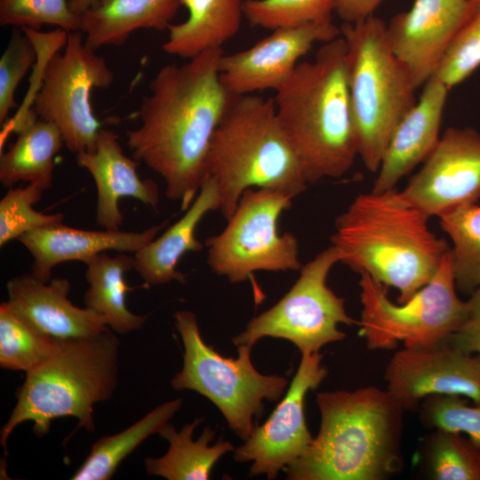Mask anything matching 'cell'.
Segmentation results:
<instances>
[{
	"instance_id": "23",
	"label": "cell",
	"mask_w": 480,
	"mask_h": 480,
	"mask_svg": "<svg viewBox=\"0 0 480 480\" xmlns=\"http://www.w3.org/2000/svg\"><path fill=\"white\" fill-rule=\"evenodd\" d=\"M180 0H96L80 15L85 44L122 46L138 29H168Z\"/></svg>"
},
{
	"instance_id": "6",
	"label": "cell",
	"mask_w": 480,
	"mask_h": 480,
	"mask_svg": "<svg viewBox=\"0 0 480 480\" xmlns=\"http://www.w3.org/2000/svg\"><path fill=\"white\" fill-rule=\"evenodd\" d=\"M119 340L111 329L92 336L57 339L51 356L26 373L16 392L17 402L0 431L6 443L16 427L33 422V432L43 436L52 420L75 417L76 429L93 432V406L109 399L118 382Z\"/></svg>"
},
{
	"instance_id": "28",
	"label": "cell",
	"mask_w": 480,
	"mask_h": 480,
	"mask_svg": "<svg viewBox=\"0 0 480 480\" xmlns=\"http://www.w3.org/2000/svg\"><path fill=\"white\" fill-rule=\"evenodd\" d=\"M182 403L181 398L167 401L123 431L100 438L70 479H111L120 463L149 436L157 433L180 410Z\"/></svg>"
},
{
	"instance_id": "9",
	"label": "cell",
	"mask_w": 480,
	"mask_h": 480,
	"mask_svg": "<svg viewBox=\"0 0 480 480\" xmlns=\"http://www.w3.org/2000/svg\"><path fill=\"white\" fill-rule=\"evenodd\" d=\"M359 335L370 349L429 347L450 340L462 324L466 301L457 294L450 250L432 279L403 303H394L383 285L362 273Z\"/></svg>"
},
{
	"instance_id": "35",
	"label": "cell",
	"mask_w": 480,
	"mask_h": 480,
	"mask_svg": "<svg viewBox=\"0 0 480 480\" xmlns=\"http://www.w3.org/2000/svg\"><path fill=\"white\" fill-rule=\"evenodd\" d=\"M480 67V0L459 30L436 74L449 90L461 84Z\"/></svg>"
},
{
	"instance_id": "12",
	"label": "cell",
	"mask_w": 480,
	"mask_h": 480,
	"mask_svg": "<svg viewBox=\"0 0 480 480\" xmlns=\"http://www.w3.org/2000/svg\"><path fill=\"white\" fill-rule=\"evenodd\" d=\"M113 81L105 58L85 44L81 31H70L63 52H52L44 63L33 108L58 127L71 152L91 150L101 125L92 107V91L108 89Z\"/></svg>"
},
{
	"instance_id": "16",
	"label": "cell",
	"mask_w": 480,
	"mask_h": 480,
	"mask_svg": "<svg viewBox=\"0 0 480 480\" xmlns=\"http://www.w3.org/2000/svg\"><path fill=\"white\" fill-rule=\"evenodd\" d=\"M340 36L332 20L273 30L245 50L223 54L220 79L231 94H251L282 86L300 60L317 43Z\"/></svg>"
},
{
	"instance_id": "33",
	"label": "cell",
	"mask_w": 480,
	"mask_h": 480,
	"mask_svg": "<svg viewBox=\"0 0 480 480\" xmlns=\"http://www.w3.org/2000/svg\"><path fill=\"white\" fill-rule=\"evenodd\" d=\"M44 189L35 183L9 190L0 201V245L18 240L24 234L62 223L61 213L48 214L33 208Z\"/></svg>"
},
{
	"instance_id": "34",
	"label": "cell",
	"mask_w": 480,
	"mask_h": 480,
	"mask_svg": "<svg viewBox=\"0 0 480 480\" xmlns=\"http://www.w3.org/2000/svg\"><path fill=\"white\" fill-rule=\"evenodd\" d=\"M44 24L67 32L76 31L80 15L71 10L69 0H0L2 27L39 30Z\"/></svg>"
},
{
	"instance_id": "10",
	"label": "cell",
	"mask_w": 480,
	"mask_h": 480,
	"mask_svg": "<svg viewBox=\"0 0 480 480\" xmlns=\"http://www.w3.org/2000/svg\"><path fill=\"white\" fill-rule=\"evenodd\" d=\"M293 197L271 188L246 189L226 228L207 238V264L230 283L247 280L256 271L298 270L299 242L291 232L281 235L278 220Z\"/></svg>"
},
{
	"instance_id": "2",
	"label": "cell",
	"mask_w": 480,
	"mask_h": 480,
	"mask_svg": "<svg viewBox=\"0 0 480 480\" xmlns=\"http://www.w3.org/2000/svg\"><path fill=\"white\" fill-rule=\"evenodd\" d=\"M273 100L308 184L350 170L358 137L341 36L322 44L312 60L300 62Z\"/></svg>"
},
{
	"instance_id": "19",
	"label": "cell",
	"mask_w": 480,
	"mask_h": 480,
	"mask_svg": "<svg viewBox=\"0 0 480 480\" xmlns=\"http://www.w3.org/2000/svg\"><path fill=\"white\" fill-rule=\"evenodd\" d=\"M166 223L140 232L84 230L60 223L29 231L18 241L33 258L30 273L48 283L52 268L60 263L76 260L87 264L98 254L111 250L136 253L156 238Z\"/></svg>"
},
{
	"instance_id": "40",
	"label": "cell",
	"mask_w": 480,
	"mask_h": 480,
	"mask_svg": "<svg viewBox=\"0 0 480 480\" xmlns=\"http://www.w3.org/2000/svg\"><path fill=\"white\" fill-rule=\"evenodd\" d=\"M96 0H69V5L71 10L81 14L87 8H89Z\"/></svg>"
},
{
	"instance_id": "25",
	"label": "cell",
	"mask_w": 480,
	"mask_h": 480,
	"mask_svg": "<svg viewBox=\"0 0 480 480\" xmlns=\"http://www.w3.org/2000/svg\"><path fill=\"white\" fill-rule=\"evenodd\" d=\"M203 421L196 419L178 431L173 425L165 423L157 434L169 443L167 452L159 458L148 457L145 461L148 475L164 477L168 480H208L212 470L219 460L234 445L229 441L220 439L210 445L215 437V431L206 426L201 436L193 439L195 428Z\"/></svg>"
},
{
	"instance_id": "5",
	"label": "cell",
	"mask_w": 480,
	"mask_h": 480,
	"mask_svg": "<svg viewBox=\"0 0 480 480\" xmlns=\"http://www.w3.org/2000/svg\"><path fill=\"white\" fill-rule=\"evenodd\" d=\"M206 176L217 185L226 220L248 188H271L294 198L308 185L274 100L253 93H228L209 146Z\"/></svg>"
},
{
	"instance_id": "1",
	"label": "cell",
	"mask_w": 480,
	"mask_h": 480,
	"mask_svg": "<svg viewBox=\"0 0 480 480\" xmlns=\"http://www.w3.org/2000/svg\"><path fill=\"white\" fill-rule=\"evenodd\" d=\"M222 48L162 67L140 108V125L128 131L132 157L158 173L167 198L186 211L206 176L212 137L228 92L220 79Z\"/></svg>"
},
{
	"instance_id": "30",
	"label": "cell",
	"mask_w": 480,
	"mask_h": 480,
	"mask_svg": "<svg viewBox=\"0 0 480 480\" xmlns=\"http://www.w3.org/2000/svg\"><path fill=\"white\" fill-rule=\"evenodd\" d=\"M439 218L452 243L450 252L456 288L471 294L480 287V205L460 206Z\"/></svg>"
},
{
	"instance_id": "38",
	"label": "cell",
	"mask_w": 480,
	"mask_h": 480,
	"mask_svg": "<svg viewBox=\"0 0 480 480\" xmlns=\"http://www.w3.org/2000/svg\"><path fill=\"white\" fill-rule=\"evenodd\" d=\"M466 303L465 318L450 342L465 353L480 356V287L470 294Z\"/></svg>"
},
{
	"instance_id": "11",
	"label": "cell",
	"mask_w": 480,
	"mask_h": 480,
	"mask_svg": "<svg viewBox=\"0 0 480 480\" xmlns=\"http://www.w3.org/2000/svg\"><path fill=\"white\" fill-rule=\"evenodd\" d=\"M339 250L331 245L300 268L292 288L271 308L253 317L233 338L238 346L252 348L260 339L272 337L293 343L302 353H316L325 345L342 340L340 324L358 321L345 309L344 299L327 285L332 268L340 262Z\"/></svg>"
},
{
	"instance_id": "18",
	"label": "cell",
	"mask_w": 480,
	"mask_h": 480,
	"mask_svg": "<svg viewBox=\"0 0 480 480\" xmlns=\"http://www.w3.org/2000/svg\"><path fill=\"white\" fill-rule=\"evenodd\" d=\"M79 166L94 180L97 188L96 221L107 230H120L124 216L119 200L132 197L156 209L159 191L150 179L141 180L137 173L140 162L124 155L119 136L100 129L92 149L76 154Z\"/></svg>"
},
{
	"instance_id": "14",
	"label": "cell",
	"mask_w": 480,
	"mask_h": 480,
	"mask_svg": "<svg viewBox=\"0 0 480 480\" xmlns=\"http://www.w3.org/2000/svg\"><path fill=\"white\" fill-rule=\"evenodd\" d=\"M387 390L404 411L418 410L434 395H458L480 404V356L450 340L429 347L405 348L389 360Z\"/></svg>"
},
{
	"instance_id": "32",
	"label": "cell",
	"mask_w": 480,
	"mask_h": 480,
	"mask_svg": "<svg viewBox=\"0 0 480 480\" xmlns=\"http://www.w3.org/2000/svg\"><path fill=\"white\" fill-rule=\"evenodd\" d=\"M337 0H244V15L252 26L268 30L332 20Z\"/></svg>"
},
{
	"instance_id": "8",
	"label": "cell",
	"mask_w": 480,
	"mask_h": 480,
	"mask_svg": "<svg viewBox=\"0 0 480 480\" xmlns=\"http://www.w3.org/2000/svg\"><path fill=\"white\" fill-rule=\"evenodd\" d=\"M174 319L184 352L182 368L171 380L172 388L196 391L206 397L244 441L257 427L264 401L274 402L283 396L287 378L258 372L251 361L250 347L238 346L236 357L218 353L202 338L193 312L178 310Z\"/></svg>"
},
{
	"instance_id": "15",
	"label": "cell",
	"mask_w": 480,
	"mask_h": 480,
	"mask_svg": "<svg viewBox=\"0 0 480 480\" xmlns=\"http://www.w3.org/2000/svg\"><path fill=\"white\" fill-rule=\"evenodd\" d=\"M428 217L442 215L480 198V133L449 128L401 191Z\"/></svg>"
},
{
	"instance_id": "26",
	"label": "cell",
	"mask_w": 480,
	"mask_h": 480,
	"mask_svg": "<svg viewBox=\"0 0 480 480\" xmlns=\"http://www.w3.org/2000/svg\"><path fill=\"white\" fill-rule=\"evenodd\" d=\"M133 267V255L127 252L115 256L101 252L86 264L88 288L84 295V305L100 315L108 326L120 334L140 329L148 316L133 314L127 308L126 295L135 288L128 286L125 274Z\"/></svg>"
},
{
	"instance_id": "22",
	"label": "cell",
	"mask_w": 480,
	"mask_h": 480,
	"mask_svg": "<svg viewBox=\"0 0 480 480\" xmlns=\"http://www.w3.org/2000/svg\"><path fill=\"white\" fill-rule=\"evenodd\" d=\"M220 206L217 185L206 176L197 196L182 217L133 254V269L143 279L146 287L172 281L186 283V275L177 270V265L188 252L202 250L203 244L196 237V229L207 213L220 210Z\"/></svg>"
},
{
	"instance_id": "24",
	"label": "cell",
	"mask_w": 480,
	"mask_h": 480,
	"mask_svg": "<svg viewBox=\"0 0 480 480\" xmlns=\"http://www.w3.org/2000/svg\"><path fill=\"white\" fill-rule=\"evenodd\" d=\"M244 0H180L186 20L172 24L162 49L170 55L191 59L222 44L240 29Z\"/></svg>"
},
{
	"instance_id": "37",
	"label": "cell",
	"mask_w": 480,
	"mask_h": 480,
	"mask_svg": "<svg viewBox=\"0 0 480 480\" xmlns=\"http://www.w3.org/2000/svg\"><path fill=\"white\" fill-rule=\"evenodd\" d=\"M34 42L22 31H14L0 58V124L17 107L15 92L28 69L37 61Z\"/></svg>"
},
{
	"instance_id": "3",
	"label": "cell",
	"mask_w": 480,
	"mask_h": 480,
	"mask_svg": "<svg viewBox=\"0 0 480 480\" xmlns=\"http://www.w3.org/2000/svg\"><path fill=\"white\" fill-rule=\"evenodd\" d=\"M428 216L391 188L357 196L336 220L331 237L340 262L412 297L436 273L450 250L428 228Z\"/></svg>"
},
{
	"instance_id": "20",
	"label": "cell",
	"mask_w": 480,
	"mask_h": 480,
	"mask_svg": "<svg viewBox=\"0 0 480 480\" xmlns=\"http://www.w3.org/2000/svg\"><path fill=\"white\" fill-rule=\"evenodd\" d=\"M7 292V302L17 312L55 339L88 337L109 328L100 315L70 301L66 278L44 283L26 273L10 279Z\"/></svg>"
},
{
	"instance_id": "7",
	"label": "cell",
	"mask_w": 480,
	"mask_h": 480,
	"mask_svg": "<svg viewBox=\"0 0 480 480\" xmlns=\"http://www.w3.org/2000/svg\"><path fill=\"white\" fill-rule=\"evenodd\" d=\"M340 28L347 46L358 156L375 172L395 129L417 101V88L392 52L381 19L374 14L358 22H343Z\"/></svg>"
},
{
	"instance_id": "29",
	"label": "cell",
	"mask_w": 480,
	"mask_h": 480,
	"mask_svg": "<svg viewBox=\"0 0 480 480\" xmlns=\"http://www.w3.org/2000/svg\"><path fill=\"white\" fill-rule=\"evenodd\" d=\"M57 339L46 334L7 301L0 305V366L28 372L52 353Z\"/></svg>"
},
{
	"instance_id": "27",
	"label": "cell",
	"mask_w": 480,
	"mask_h": 480,
	"mask_svg": "<svg viewBox=\"0 0 480 480\" xmlns=\"http://www.w3.org/2000/svg\"><path fill=\"white\" fill-rule=\"evenodd\" d=\"M15 141L0 156V181L5 188L26 181L44 190L52 183L55 157L65 145L53 124L38 118L18 133Z\"/></svg>"
},
{
	"instance_id": "4",
	"label": "cell",
	"mask_w": 480,
	"mask_h": 480,
	"mask_svg": "<svg viewBox=\"0 0 480 480\" xmlns=\"http://www.w3.org/2000/svg\"><path fill=\"white\" fill-rule=\"evenodd\" d=\"M321 424L306 452L284 470L291 480H384L402 468L404 410L370 386L316 394Z\"/></svg>"
},
{
	"instance_id": "31",
	"label": "cell",
	"mask_w": 480,
	"mask_h": 480,
	"mask_svg": "<svg viewBox=\"0 0 480 480\" xmlns=\"http://www.w3.org/2000/svg\"><path fill=\"white\" fill-rule=\"evenodd\" d=\"M425 460L435 480H480V445L460 432L436 428L425 444Z\"/></svg>"
},
{
	"instance_id": "21",
	"label": "cell",
	"mask_w": 480,
	"mask_h": 480,
	"mask_svg": "<svg viewBox=\"0 0 480 480\" xmlns=\"http://www.w3.org/2000/svg\"><path fill=\"white\" fill-rule=\"evenodd\" d=\"M449 89L432 76L415 105L395 129L383 155L372 191L383 192L420 163L424 162L439 140Z\"/></svg>"
},
{
	"instance_id": "13",
	"label": "cell",
	"mask_w": 480,
	"mask_h": 480,
	"mask_svg": "<svg viewBox=\"0 0 480 480\" xmlns=\"http://www.w3.org/2000/svg\"><path fill=\"white\" fill-rule=\"evenodd\" d=\"M327 373L319 352L301 354L286 395L268 419L234 450L236 462H251L249 476L275 479L306 452L313 439L305 416L306 396L319 387Z\"/></svg>"
},
{
	"instance_id": "36",
	"label": "cell",
	"mask_w": 480,
	"mask_h": 480,
	"mask_svg": "<svg viewBox=\"0 0 480 480\" xmlns=\"http://www.w3.org/2000/svg\"><path fill=\"white\" fill-rule=\"evenodd\" d=\"M465 398L458 395L428 396L420 406L421 420L434 429L467 434L480 445V404L470 406Z\"/></svg>"
},
{
	"instance_id": "39",
	"label": "cell",
	"mask_w": 480,
	"mask_h": 480,
	"mask_svg": "<svg viewBox=\"0 0 480 480\" xmlns=\"http://www.w3.org/2000/svg\"><path fill=\"white\" fill-rule=\"evenodd\" d=\"M385 0H337L334 12L346 23H355L374 15Z\"/></svg>"
},
{
	"instance_id": "17",
	"label": "cell",
	"mask_w": 480,
	"mask_h": 480,
	"mask_svg": "<svg viewBox=\"0 0 480 480\" xmlns=\"http://www.w3.org/2000/svg\"><path fill=\"white\" fill-rule=\"evenodd\" d=\"M475 4L476 0H414L386 24L388 43L417 89L436 74Z\"/></svg>"
}]
</instances>
